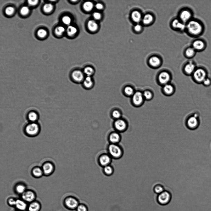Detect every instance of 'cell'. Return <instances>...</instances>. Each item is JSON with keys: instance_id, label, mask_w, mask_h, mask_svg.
Instances as JSON below:
<instances>
[{"instance_id": "obj_15", "label": "cell", "mask_w": 211, "mask_h": 211, "mask_svg": "<svg viewBox=\"0 0 211 211\" xmlns=\"http://www.w3.org/2000/svg\"><path fill=\"white\" fill-rule=\"evenodd\" d=\"M108 139L111 144H118L121 140V136L119 133L114 132L109 134Z\"/></svg>"}, {"instance_id": "obj_26", "label": "cell", "mask_w": 211, "mask_h": 211, "mask_svg": "<svg viewBox=\"0 0 211 211\" xmlns=\"http://www.w3.org/2000/svg\"><path fill=\"white\" fill-rule=\"evenodd\" d=\"M87 26L89 30L91 32H95L98 29V26L94 20H91L89 21Z\"/></svg>"}, {"instance_id": "obj_45", "label": "cell", "mask_w": 211, "mask_h": 211, "mask_svg": "<svg viewBox=\"0 0 211 211\" xmlns=\"http://www.w3.org/2000/svg\"><path fill=\"white\" fill-rule=\"evenodd\" d=\"M30 9L27 6H24L21 9L20 13L23 15H26L29 13Z\"/></svg>"}, {"instance_id": "obj_11", "label": "cell", "mask_w": 211, "mask_h": 211, "mask_svg": "<svg viewBox=\"0 0 211 211\" xmlns=\"http://www.w3.org/2000/svg\"><path fill=\"white\" fill-rule=\"evenodd\" d=\"M112 158L108 153H103L99 156L98 159L99 164L103 167L111 165Z\"/></svg>"}, {"instance_id": "obj_43", "label": "cell", "mask_w": 211, "mask_h": 211, "mask_svg": "<svg viewBox=\"0 0 211 211\" xmlns=\"http://www.w3.org/2000/svg\"><path fill=\"white\" fill-rule=\"evenodd\" d=\"M62 21L63 23L66 25H69L72 22L71 18L68 16H65L63 17Z\"/></svg>"}, {"instance_id": "obj_10", "label": "cell", "mask_w": 211, "mask_h": 211, "mask_svg": "<svg viewBox=\"0 0 211 211\" xmlns=\"http://www.w3.org/2000/svg\"><path fill=\"white\" fill-rule=\"evenodd\" d=\"M199 119L196 114L189 116L186 120V125L189 129H194L199 125Z\"/></svg>"}, {"instance_id": "obj_12", "label": "cell", "mask_w": 211, "mask_h": 211, "mask_svg": "<svg viewBox=\"0 0 211 211\" xmlns=\"http://www.w3.org/2000/svg\"><path fill=\"white\" fill-rule=\"evenodd\" d=\"M162 87V92L163 94L166 96H172L175 92V87L171 83L166 84Z\"/></svg>"}, {"instance_id": "obj_1", "label": "cell", "mask_w": 211, "mask_h": 211, "mask_svg": "<svg viewBox=\"0 0 211 211\" xmlns=\"http://www.w3.org/2000/svg\"><path fill=\"white\" fill-rule=\"evenodd\" d=\"M186 28L189 33L192 36L198 37L204 33L205 27L202 21L197 19H192L187 23Z\"/></svg>"}, {"instance_id": "obj_33", "label": "cell", "mask_w": 211, "mask_h": 211, "mask_svg": "<svg viewBox=\"0 0 211 211\" xmlns=\"http://www.w3.org/2000/svg\"><path fill=\"white\" fill-rule=\"evenodd\" d=\"M94 7L93 3L90 2H87L84 3L83 8L86 12H90L92 10Z\"/></svg>"}, {"instance_id": "obj_23", "label": "cell", "mask_w": 211, "mask_h": 211, "mask_svg": "<svg viewBox=\"0 0 211 211\" xmlns=\"http://www.w3.org/2000/svg\"><path fill=\"white\" fill-rule=\"evenodd\" d=\"M103 172L105 175L108 176H111L114 173V168L111 165H109L103 167Z\"/></svg>"}, {"instance_id": "obj_20", "label": "cell", "mask_w": 211, "mask_h": 211, "mask_svg": "<svg viewBox=\"0 0 211 211\" xmlns=\"http://www.w3.org/2000/svg\"><path fill=\"white\" fill-rule=\"evenodd\" d=\"M84 88L89 89L92 88L94 86V81L92 77L87 76L84 79L83 82Z\"/></svg>"}, {"instance_id": "obj_17", "label": "cell", "mask_w": 211, "mask_h": 211, "mask_svg": "<svg viewBox=\"0 0 211 211\" xmlns=\"http://www.w3.org/2000/svg\"><path fill=\"white\" fill-rule=\"evenodd\" d=\"M192 12L191 11L185 10L181 12L180 18L184 23H188L192 19Z\"/></svg>"}, {"instance_id": "obj_16", "label": "cell", "mask_w": 211, "mask_h": 211, "mask_svg": "<svg viewBox=\"0 0 211 211\" xmlns=\"http://www.w3.org/2000/svg\"><path fill=\"white\" fill-rule=\"evenodd\" d=\"M196 69L194 63L192 62H190L184 67V72L187 76L192 75Z\"/></svg>"}, {"instance_id": "obj_24", "label": "cell", "mask_w": 211, "mask_h": 211, "mask_svg": "<svg viewBox=\"0 0 211 211\" xmlns=\"http://www.w3.org/2000/svg\"><path fill=\"white\" fill-rule=\"evenodd\" d=\"M132 18L134 22L138 23L142 19L141 13L138 11H134L132 14Z\"/></svg>"}, {"instance_id": "obj_5", "label": "cell", "mask_w": 211, "mask_h": 211, "mask_svg": "<svg viewBox=\"0 0 211 211\" xmlns=\"http://www.w3.org/2000/svg\"><path fill=\"white\" fill-rule=\"evenodd\" d=\"M145 100L144 98L142 92L138 91H135L132 97V102L133 106L139 107L142 106Z\"/></svg>"}, {"instance_id": "obj_22", "label": "cell", "mask_w": 211, "mask_h": 211, "mask_svg": "<svg viewBox=\"0 0 211 211\" xmlns=\"http://www.w3.org/2000/svg\"><path fill=\"white\" fill-rule=\"evenodd\" d=\"M172 25L174 28L181 30H183L186 28V26L184 23H181L179 20L176 19L173 20Z\"/></svg>"}, {"instance_id": "obj_31", "label": "cell", "mask_w": 211, "mask_h": 211, "mask_svg": "<svg viewBox=\"0 0 211 211\" xmlns=\"http://www.w3.org/2000/svg\"><path fill=\"white\" fill-rule=\"evenodd\" d=\"M40 208V206L39 203L36 202L31 203L29 206V211H39Z\"/></svg>"}, {"instance_id": "obj_28", "label": "cell", "mask_w": 211, "mask_h": 211, "mask_svg": "<svg viewBox=\"0 0 211 211\" xmlns=\"http://www.w3.org/2000/svg\"><path fill=\"white\" fill-rule=\"evenodd\" d=\"M15 206L18 209L21 211H24L26 209L27 205L24 201L18 199L16 200Z\"/></svg>"}, {"instance_id": "obj_52", "label": "cell", "mask_w": 211, "mask_h": 211, "mask_svg": "<svg viewBox=\"0 0 211 211\" xmlns=\"http://www.w3.org/2000/svg\"><path fill=\"white\" fill-rule=\"evenodd\" d=\"M38 1H28L29 4L31 6H34L37 4Z\"/></svg>"}, {"instance_id": "obj_3", "label": "cell", "mask_w": 211, "mask_h": 211, "mask_svg": "<svg viewBox=\"0 0 211 211\" xmlns=\"http://www.w3.org/2000/svg\"><path fill=\"white\" fill-rule=\"evenodd\" d=\"M172 79V76L171 74L165 71L160 72L156 77L157 82L161 86L171 83Z\"/></svg>"}, {"instance_id": "obj_48", "label": "cell", "mask_w": 211, "mask_h": 211, "mask_svg": "<svg viewBox=\"0 0 211 211\" xmlns=\"http://www.w3.org/2000/svg\"><path fill=\"white\" fill-rule=\"evenodd\" d=\"M135 30L137 32H141L142 29V26L139 24L136 25L134 27Z\"/></svg>"}, {"instance_id": "obj_38", "label": "cell", "mask_w": 211, "mask_h": 211, "mask_svg": "<svg viewBox=\"0 0 211 211\" xmlns=\"http://www.w3.org/2000/svg\"><path fill=\"white\" fill-rule=\"evenodd\" d=\"M43 171L39 167H36L34 169L33 171V175L36 177H40L43 174Z\"/></svg>"}, {"instance_id": "obj_18", "label": "cell", "mask_w": 211, "mask_h": 211, "mask_svg": "<svg viewBox=\"0 0 211 211\" xmlns=\"http://www.w3.org/2000/svg\"><path fill=\"white\" fill-rule=\"evenodd\" d=\"M35 194L31 191L25 192L22 195V198L24 200L27 202H33L35 199Z\"/></svg>"}, {"instance_id": "obj_40", "label": "cell", "mask_w": 211, "mask_h": 211, "mask_svg": "<svg viewBox=\"0 0 211 211\" xmlns=\"http://www.w3.org/2000/svg\"><path fill=\"white\" fill-rule=\"evenodd\" d=\"M112 116L114 119L117 120L121 118V113L118 110H114L112 112Z\"/></svg>"}, {"instance_id": "obj_36", "label": "cell", "mask_w": 211, "mask_h": 211, "mask_svg": "<svg viewBox=\"0 0 211 211\" xmlns=\"http://www.w3.org/2000/svg\"><path fill=\"white\" fill-rule=\"evenodd\" d=\"M76 28L72 26H69L67 29V33L69 36H72L75 35L77 32Z\"/></svg>"}, {"instance_id": "obj_32", "label": "cell", "mask_w": 211, "mask_h": 211, "mask_svg": "<svg viewBox=\"0 0 211 211\" xmlns=\"http://www.w3.org/2000/svg\"><path fill=\"white\" fill-rule=\"evenodd\" d=\"M165 190L164 187L160 184L156 185L153 188L154 192L158 195L161 193Z\"/></svg>"}, {"instance_id": "obj_4", "label": "cell", "mask_w": 211, "mask_h": 211, "mask_svg": "<svg viewBox=\"0 0 211 211\" xmlns=\"http://www.w3.org/2000/svg\"><path fill=\"white\" fill-rule=\"evenodd\" d=\"M192 75L195 81L200 83L203 82L206 78L207 73L205 69L200 67L196 69Z\"/></svg>"}, {"instance_id": "obj_7", "label": "cell", "mask_w": 211, "mask_h": 211, "mask_svg": "<svg viewBox=\"0 0 211 211\" xmlns=\"http://www.w3.org/2000/svg\"><path fill=\"white\" fill-rule=\"evenodd\" d=\"M128 127L126 121L121 118L116 120L114 123V127L116 131L120 133L125 132Z\"/></svg>"}, {"instance_id": "obj_30", "label": "cell", "mask_w": 211, "mask_h": 211, "mask_svg": "<svg viewBox=\"0 0 211 211\" xmlns=\"http://www.w3.org/2000/svg\"><path fill=\"white\" fill-rule=\"evenodd\" d=\"M197 52L192 47L188 48L185 51V54L186 56L189 58H192L196 55Z\"/></svg>"}, {"instance_id": "obj_51", "label": "cell", "mask_w": 211, "mask_h": 211, "mask_svg": "<svg viewBox=\"0 0 211 211\" xmlns=\"http://www.w3.org/2000/svg\"><path fill=\"white\" fill-rule=\"evenodd\" d=\"M95 7L97 9L101 10L103 9L104 6L103 5L101 4L98 3L96 5Z\"/></svg>"}, {"instance_id": "obj_19", "label": "cell", "mask_w": 211, "mask_h": 211, "mask_svg": "<svg viewBox=\"0 0 211 211\" xmlns=\"http://www.w3.org/2000/svg\"><path fill=\"white\" fill-rule=\"evenodd\" d=\"M150 65L152 68H157L159 67L161 64V61L158 57L154 56L150 58L149 60Z\"/></svg>"}, {"instance_id": "obj_14", "label": "cell", "mask_w": 211, "mask_h": 211, "mask_svg": "<svg viewBox=\"0 0 211 211\" xmlns=\"http://www.w3.org/2000/svg\"><path fill=\"white\" fill-rule=\"evenodd\" d=\"M72 80L77 83L83 82L85 77L83 72L79 70L73 71L71 75Z\"/></svg>"}, {"instance_id": "obj_2", "label": "cell", "mask_w": 211, "mask_h": 211, "mask_svg": "<svg viewBox=\"0 0 211 211\" xmlns=\"http://www.w3.org/2000/svg\"><path fill=\"white\" fill-rule=\"evenodd\" d=\"M108 153L113 159L117 160L122 157L124 154L122 148L118 144H111L107 147Z\"/></svg>"}, {"instance_id": "obj_46", "label": "cell", "mask_w": 211, "mask_h": 211, "mask_svg": "<svg viewBox=\"0 0 211 211\" xmlns=\"http://www.w3.org/2000/svg\"><path fill=\"white\" fill-rule=\"evenodd\" d=\"M15 12V9L12 7H9L7 8L5 10V13L8 15L13 14Z\"/></svg>"}, {"instance_id": "obj_13", "label": "cell", "mask_w": 211, "mask_h": 211, "mask_svg": "<svg viewBox=\"0 0 211 211\" xmlns=\"http://www.w3.org/2000/svg\"><path fill=\"white\" fill-rule=\"evenodd\" d=\"M39 131L38 125L35 123L32 122L28 124L26 128V132L28 135L31 136L37 135Z\"/></svg>"}, {"instance_id": "obj_41", "label": "cell", "mask_w": 211, "mask_h": 211, "mask_svg": "<svg viewBox=\"0 0 211 211\" xmlns=\"http://www.w3.org/2000/svg\"><path fill=\"white\" fill-rule=\"evenodd\" d=\"M53 9V6L51 4H46L44 6V11L47 13L51 12Z\"/></svg>"}, {"instance_id": "obj_44", "label": "cell", "mask_w": 211, "mask_h": 211, "mask_svg": "<svg viewBox=\"0 0 211 211\" xmlns=\"http://www.w3.org/2000/svg\"><path fill=\"white\" fill-rule=\"evenodd\" d=\"M47 34V31L44 29H40L37 32V35L40 38H44L46 36Z\"/></svg>"}, {"instance_id": "obj_42", "label": "cell", "mask_w": 211, "mask_h": 211, "mask_svg": "<svg viewBox=\"0 0 211 211\" xmlns=\"http://www.w3.org/2000/svg\"><path fill=\"white\" fill-rule=\"evenodd\" d=\"M65 31V29L64 27L59 26L56 29L55 33L57 35L60 36L62 35Z\"/></svg>"}, {"instance_id": "obj_39", "label": "cell", "mask_w": 211, "mask_h": 211, "mask_svg": "<svg viewBox=\"0 0 211 211\" xmlns=\"http://www.w3.org/2000/svg\"><path fill=\"white\" fill-rule=\"evenodd\" d=\"M76 210V211H88V208L86 204L80 203Z\"/></svg>"}, {"instance_id": "obj_35", "label": "cell", "mask_w": 211, "mask_h": 211, "mask_svg": "<svg viewBox=\"0 0 211 211\" xmlns=\"http://www.w3.org/2000/svg\"><path fill=\"white\" fill-rule=\"evenodd\" d=\"M29 120L33 122H34L38 118L37 114L35 112L31 111L29 113L28 116Z\"/></svg>"}, {"instance_id": "obj_21", "label": "cell", "mask_w": 211, "mask_h": 211, "mask_svg": "<svg viewBox=\"0 0 211 211\" xmlns=\"http://www.w3.org/2000/svg\"><path fill=\"white\" fill-rule=\"evenodd\" d=\"M153 16L150 14L145 15L142 18V21L143 24L146 25H149L153 22Z\"/></svg>"}, {"instance_id": "obj_25", "label": "cell", "mask_w": 211, "mask_h": 211, "mask_svg": "<svg viewBox=\"0 0 211 211\" xmlns=\"http://www.w3.org/2000/svg\"><path fill=\"white\" fill-rule=\"evenodd\" d=\"M54 169L52 164L50 163L45 164L43 167V172L46 174H51L53 171Z\"/></svg>"}, {"instance_id": "obj_50", "label": "cell", "mask_w": 211, "mask_h": 211, "mask_svg": "<svg viewBox=\"0 0 211 211\" xmlns=\"http://www.w3.org/2000/svg\"><path fill=\"white\" fill-rule=\"evenodd\" d=\"M203 83L204 85L206 86H209L211 83L210 80L207 78H206L203 81Z\"/></svg>"}, {"instance_id": "obj_37", "label": "cell", "mask_w": 211, "mask_h": 211, "mask_svg": "<svg viewBox=\"0 0 211 211\" xmlns=\"http://www.w3.org/2000/svg\"><path fill=\"white\" fill-rule=\"evenodd\" d=\"M16 189L18 193L23 194L26 192V187L24 185L19 184L16 186Z\"/></svg>"}, {"instance_id": "obj_27", "label": "cell", "mask_w": 211, "mask_h": 211, "mask_svg": "<svg viewBox=\"0 0 211 211\" xmlns=\"http://www.w3.org/2000/svg\"><path fill=\"white\" fill-rule=\"evenodd\" d=\"M134 88L131 86H127L124 89V94L127 97H132L135 92Z\"/></svg>"}, {"instance_id": "obj_6", "label": "cell", "mask_w": 211, "mask_h": 211, "mask_svg": "<svg viewBox=\"0 0 211 211\" xmlns=\"http://www.w3.org/2000/svg\"><path fill=\"white\" fill-rule=\"evenodd\" d=\"M171 199L172 195L171 193L168 191L165 190L158 195L157 200L159 204L162 205H165L170 202Z\"/></svg>"}, {"instance_id": "obj_49", "label": "cell", "mask_w": 211, "mask_h": 211, "mask_svg": "<svg viewBox=\"0 0 211 211\" xmlns=\"http://www.w3.org/2000/svg\"><path fill=\"white\" fill-rule=\"evenodd\" d=\"M8 202L11 206H15L16 200H15L13 199H10L8 201Z\"/></svg>"}, {"instance_id": "obj_9", "label": "cell", "mask_w": 211, "mask_h": 211, "mask_svg": "<svg viewBox=\"0 0 211 211\" xmlns=\"http://www.w3.org/2000/svg\"><path fill=\"white\" fill-rule=\"evenodd\" d=\"M207 47V44L205 40L202 39H198L195 40L192 43V47L197 52L204 51Z\"/></svg>"}, {"instance_id": "obj_47", "label": "cell", "mask_w": 211, "mask_h": 211, "mask_svg": "<svg viewBox=\"0 0 211 211\" xmlns=\"http://www.w3.org/2000/svg\"><path fill=\"white\" fill-rule=\"evenodd\" d=\"M93 16L94 18L96 20L100 19L101 17L100 13L97 12H94L93 14Z\"/></svg>"}, {"instance_id": "obj_34", "label": "cell", "mask_w": 211, "mask_h": 211, "mask_svg": "<svg viewBox=\"0 0 211 211\" xmlns=\"http://www.w3.org/2000/svg\"><path fill=\"white\" fill-rule=\"evenodd\" d=\"M83 72L87 76L92 77L94 75L95 72L94 69L92 67H87L84 68Z\"/></svg>"}, {"instance_id": "obj_29", "label": "cell", "mask_w": 211, "mask_h": 211, "mask_svg": "<svg viewBox=\"0 0 211 211\" xmlns=\"http://www.w3.org/2000/svg\"><path fill=\"white\" fill-rule=\"evenodd\" d=\"M142 93L145 100H150L153 98L154 94L153 92L150 90H146L142 92Z\"/></svg>"}, {"instance_id": "obj_8", "label": "cell", "mask_w": 211, "mask_h": 211, "mask_svg": "<svg viewBox=\"0 0 211 211\" xmlns=\"http://www.w3.org/2000/svg\"><path fill=\"white\" fill-rule=\"evenodd\" d=\"M65 204L68 209L73 210L76 209L80 203L77 198L74 197L70 196L65 199Z\"/></svg>"}]
</instances>
